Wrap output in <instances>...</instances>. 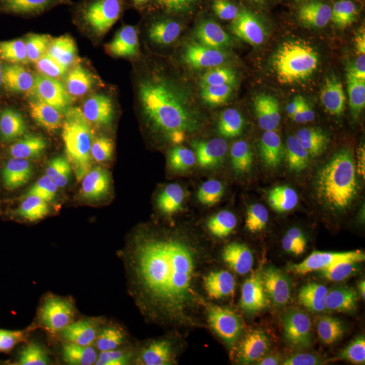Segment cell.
<instances>
[{
  "label": "cell",
  "instance_id": "cell-1",
  "mask_svg": "<svg viewBox=\"0 0 365 365\" xmlns=\"http://www.w3.org/2000/svg\"><path fill=\"white\" fill-rule=\"evenodd\" d=\"M353 29L365 0H0L21 57L138 90L240 81Z\"/></svg>",
  "mask_w": 365,
  "mask_h": 365
},
{
  "label": "cell",
  "instance_id": "cell-2",
  "mask_svg": "<svg viewBox=\"0 0 365 365\" xmlns=\"http://www.w3.org/2000/svg\"><path fill=\"white\" fill-rule=\"evenodd\" d=\"M309 227L272 203H179L146 240L170 365H227L284 313Z\"/></svg>",
  "mask_w": 365,
  "mask_h": 365
},
{
  "label": "cell",
  "instance_id": "cell-4",
  "mask_svg": "<svg viewBox=\"0 0 365 365\" xmlns=\"http://www.w3.org/2000/svg\"><path fill=\"white\" fill-rule=\"evenodd\" d=\"M280 321L329 361L365 365V215L309 235Z\"/></svg>",
  "mask_w": 365,
  "mask_h": 365
},
{
  "label": "cell",
  "instance_id": "cell-5",
  "mask_svg": "<svg viewBox=\"0 0 365 365\" xmlns=\"http://www.w3.org/2000/svg\"><path fill=\"white\" fill-rule=\"evenodd\" d=\"M227 365H337V361H329L317 345H309L297 329L276 317L272 325L256 333Z\"/></svg>",
  "mask_w": 365,
  "mask_h": 365
},
{
  "label": "cell",
  "instance_id": "cell-3",
  "mask_svg": "<svg viewBox=\"0 0 365 365\" xmlns=\"http://www.w3.org/2000/svg\"><path fill=\"white\" fill-rule=\"evenodd\" d=\"M0 345L29 365H170L146 244L106 232L4 248Z\"/></svg>",
  "mask_w": 365,
  "mask_h": 365
}]
</instances>
